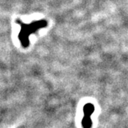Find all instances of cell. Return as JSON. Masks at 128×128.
<instances>
[{
  "instance_id": "obj_1",
  "label": "cell",
  "mask_w": 128,
  "mask_h": 128,
  "mask_svg": "<svg viewBox=\"0 0 128 128\" xmlns=\"http://www.w3.org/2000/svg\"><path fill=\"white\" fill-rule=\"evenodd\" d=\"M16 22L21 27L18 37L23 48H28L30 46L29 36L32 34L37 32L40 29L46 28L48 25L46 19H40L33 21L30 23H26L18 19Z\"/></svg>"
},
{
  "instance_id": "obj_2",
  "label": "cell",
  "mask_w": 128,
  "mask_h": 128,
  "mask_svg": "<svg viewBox=\"0 0 128 128\" xmlns=\"http://www.w3.org/2000/svg\"><path fill=\"white\" fill-rule=\"evenodd\" d=\"M84 117L81 121V124H82L83 128H90L92 126V120L90 118V116L94 111V107L92 103H86L84 108Z\"/></svg>"
}]
</instances>
